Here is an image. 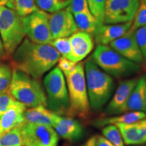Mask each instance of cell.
<instances>
[{
  "label": "cell",
  "instance_id": "24",
  "mask_svg": "<svg viewBox=\"0 0 146 146\" xmlns=\"http://www.w3.org/2000/svg\"><path fill=\"white\" fill-rule=\"evenodd\" d=\"M71 0H36V5L39 10L47 13H54L68 6Z\"/></svg>",
  "mask_w": 146,
  "mask_h": 146
},
{
  "label": "cell",
  "instance_id": "33",
  "mask_svg": "<svg viewBox=\"0 0 146 146\" xmlns=\"http://www.w3.org/2000/svg\"><path fill=\"white\" fill-rule=\"evenodd\" d=\"M68 7L73 15L89 10L87 0H71Z\"/></svg>",
  "mask_w": 146,
  "mask_h": 146
},
{
  "label": "cell",
  "instance_id": "41",
  "mask_svg": "<svg viewBox=\"0 0 146 146\" xmlns=\"http://www.w3.org/2000/svg\"><path fill=\"white\" fill-rule=\"evenodd\" d=\"M145 108H146V89H145Z\"/></svg>",
  "mask_w": 146,
  "mask_h": 146
},
{
  "label": "cell",
  "instance_id": "39",
  "mask_svg": "<svg viewBox=\"0 0 146 146\" xmlns=\"http://www.w3.org/2000/svg\"><path fill=\"white\" fill-rule=\"evenodd\" d=\"M130 146H146V143L142 144V145H130Z\"/></svg>",
  "mask_w": 146,
  "mask_h": 146
},
{
  "label": "cell",
  "instance_id": "28",
  "mask_svg": "<svg viewBox=\"0 0 146 146\" xmlns=\"http://www.w3.org/2000/svg\"><path fill=\"white\" fill-rule=\"evenodd\" d=\"M146 25V0H140L139 5L132 21L129 31L135 32Z\"/></svg>",
  "mask_w": 146,
  "mask_h": 146
},
{
  "label": "cell",
  "instance_id": "19",
  "mask_svg": "<svg viewBox=\"0 0 146 146\" xmlns=\"http://www.w3.org/2000/svg\"><path fill=\"white\" fill-rule=\"evenodd\" d=\"M146 75L139 78L138 82L128 100L125 112L141 111L146 113L145 108Z\"/></svg>",
  "mask_w": 146,
  "mask_h": 146
},
{
  "label": "cell",
  "instance_id": "40",
  "mask_svg": "<svg viewBox=\"0 0 146 146\" xmlns=\"http://www.w3.org/2000/svg\"><path fill=\"white\" fill-rule=\"evenodd\" d=\"M0 5H5V4H4V3L2 1H1V0H0Z\"/></svg>",
  "mask_w": 146,
  "mask_h": 146
},
{
  "label": "cell",
  "instance_id": "21",
  "mask_svg": "<svg viewBox=\"0 0 146 146\" xmlns=\"http://www.w3.org/2000/svg\"><path fill=\"white\" fill-rule=\"evenodd\" d=\"M54 114V113L47 107L39 106L25 110L24 113V120L25 123H27L52 126Z\"/></svg>",
  "mask_w": 146,
  "mask_h": 146
},
{
  "label": "cell",
  "instance_id": "36",
  "mask_svg": "<svg viewBox=\"0 0 146 146\" xmlns=\"http://www.w3.org/2000/svg\"><path fill=\"white\" fill-rule=\"evenodd\" d=\"M7 57H8V56H7L6 53L5 52L2 39H1V35H0V59H5V58H6Z\"/></svg>",
  "mask_w": 146,
  "mask_h": 146
},
{
  "label": "cell",
  "instance_id": "22",
  "mask_svg": "<svg viewBox=\"0 0 146 146\" xmlns=\"http://www.w3.org/2000/svg\"><path fill=\"white\" fill-rule=\"evenodd\" d=\"M74 18L78 31L94 34L98 22L90 11L74 14Z\"/></svg>",
  "mask_w": 146,
  "mask_h": 146
},
{
  "label": "cell",
  "instance_id": "17",
  "mask_svg": "<svg viewBox=\"0 0 146 146\" xmlns=\"http://www.w3.org/2000/svg\"><path fill=\"white\" fill-rule=\"evenodd\" d=\"M127 145H142L146 143V117L129 124L116 125Z\"/></svg>",
  "mask_w": 146,
  "mask_h": 146
},
{
  "label": "cell",
  "instance_id": "5",
  "mask_svg": "<svg viewBox=\"0 0 146 146\" xmlns=\"http://www.w3.org/2000/svg\"><path fill=\"white\" fill-rule=\"evenodd\" d=\"M9 92L27 108L39 106L47 107L46 95L41 83L22 71L13 69Z\"/></svg>",
  "mask_w": 146,
  "mask_h": 146
},
{
  "label": "cell",
  "instance_id": "31",
  "mask_svg": "<svg viewBox=\"0 0 146 146\" xmlns=\"http://www.w3.org/2000/svg\"><path fill=\"white\" fill-rule=\"evenodd\" d=\"M16 102L10 92L0 94V118Z\"/></svg>",
  "mask_w": 146,
  "mask_h": 146
},
{
  "label": "cell",
  "instance_id": "35",
  "mask_svg": "<svg viewBox=\"0 0 146 146\" xmlns=\"http://www.w3.org/2000/svg\"><path fill=\"white\" fill-rule=\"evenodd\" d=\"M95 145L96 146H114L109 140L103 135H95Z\"/></svg>",
  "mask_w": 146,
  "mask_h": 146
},
{
  "label": "cell",
  "instance_id": "23",
  "mask_svg": "<svg viewBox=\"0 0 146 146\" xmlns=\"http://www.w3.org/2000/svg\"><path fill=\"white\" fill-rule=\"evenodd\" d=\"M21 126L14 127L0 135V146H23Z\"/></svg>",
  "mask_w": 146,
  "mask_h": 146
},
{
  "label": "cell",
  "instance_id": "7",
  "mask_svg": "<svg viewBox=\"0 0 146 146\" xmlns=\"http://www.w3.org/2000/svg\"><path fill=\"white\" fill-rule=\"evenodd\" d=\"M0 35L7 56L13 54L26 36L24 17L3 5H0Z\"/></svg>",
  "mask_w": 146,
  "mask_h": 146
},
{
  "label": "cell",
  "instance_id": "37",
  "mask_svg": "<svg viewBox=\"0 0 146 146\" xmlns=\"http://www.w3.org/2000/svg\"><path fill=\"white\" fill-rule=\"evenodd\" d=\"M81 146H96L95 145V136L91 137Z\"/></svg>",
  "mask_w": 146,
  "mask_h": 146
},
{
  "label": "cell",
  "instance_id": "30",
  "mask_svg": "<svg viewBox=\"0 0 146 146\" xmlns=\"http://www.w3.org/2000/svg\"><path fill=\"white\" fill-rule=\"evenodd\" d=\"M89 9L98 21V23H103L105 5L106 0H87Z\"/></svg>",
  "mask_w": 146,
  "mask_h": 146
},
{
  "label": "cell",
  "instance_id": "3",
  "mask_svg": "<svg viewBox=\"0 0 146 146\" xmlns=\"http://www.w3.org/2000/svg\"><path fill=\"white\" fill-rule=\"evenodd\" d=\"M68 88L70 106L68 116L87 120L91 107L87 94L84 64L78 62L74 69L65 75Z\"/></svg>",
  "mask_w": 146,
  "mask_h": 146
},
{
  "label": "cell",
  "instance_id": "29",
  "mask_svg": "<svg viewBox=\"0 0 146 146\" xmlns=\"http://www.w3.org/2000/svg\"><path fill=\"white\" fill-rule=\"evenodd\" d=\"M50 45L59 53L60 56L71 60V46L69 37L55 39L51 42Z\"/></svg>",
  "mask_w": 146,
  "mask_h": 146
},
{
  "label": "cell",
  "instance_id": "38",
  "mask_svg": "<svg viewBox=\"0 0 146 146\" xmlns=\"http://www.w3.org/2000/svg\"><path fill=\"white\" fill-rule=\"evenodd\" d=\"M1 1L4 3L5 6H7L9 8L12 9V10H14V0H1Z\"/></svg>",
  "mask_w": 146,
  "mask_h": 146
},
{
  "label": "cell",
  "instance_id": "10",
  "mask_svg": "<svg viewBox=\"0 0 146 146\" xmlns=\"http://www.w3.org/2000/svg\"><path fill=\"white\" fill-rule=\"evenodd\" d=\"M140 0H106L103 23L123 24L132 22Z\"/></svg>",
  "mask_w": 146,
  "mask_h": 146
},
{
  "label": "cell",
  "instance_id": "4",
  "mask_svg": "<svg viewBox=\"0 0 146 146\" xmlns=\"http://www.w3.org/2000/svg\"><path fill=\"white\" fill-rule=\"evenodd\" d=\"M90 58L102 70L112 77L127 78L141 70V66L126 59L109 45H97Z\"/></svg>",
  "mask_w": 146,
  "mask_h": 146
},
{
  "label": "cell",
  "instance_id": "32",
  "mask_svg": "<svg viewBox=\"0 0 146 146\" xmlns=\"http://www.w3.org/2000/svg\"><path fill=\"white\" fill-rule=\"evenodd\" d=\"M134 33L137 42L146 63V25L138 29Z\"/></svg>",
  "mask_w": 146,
  "mask_h": 146
},
{
  "label": "cell",
  "instance_id": "20",
  "mask_svg": "<svg viewBox=\"0 0 146 146\" xmlns=\"http://www.w3.org/2000/svg\"><path fill=\"white\" fill-rule=\"evenodd\" d=\"M146 117V113L141 111L127 112L111 116L99 118L93 121V125L96 127H104L106 125L118 124H129L143 119Z\"/></svg>",
  "mask_w": 146,
  "mask_h": 146
},
{
  "label": "cell",
  "instance_id": "12",
  "mask_svg": "<svg viewBox=\"0 0 146 146\" xmlns=\"http://www.w3.org/2000/svg\"><path fill=\"white\" fill-rule=\"evenodd\" d=\"M49 24L53 40L58 38L70 37L78 31L74 16L68 7L49 14Z\"/></svg>",
  "mask_w": 146,
  "mask_h": 146
},
{
  "label": "cell",
  "instance_id": "2",
  "mask_svg": "<svg viewBox=\"0 0 146 146\" xmlns=\"http://www.w3.org/2000/svg\"><path fill=\"white\" fill-rule=\"evenodd\" d=\"M84 69L91 109L94 112H100L106 107L114 94V79L91 58L84 63Z\"/></svg>",
  "mask_w": 146,
  "mask_h": 146
},
{
  "label": "cell",
  "instance_id": "6",
  "mask_svg": "<svg viewBox=\"0 0 146 146\" xmlns=\"http://www.w3.org/2000/svg\"><path fill=\"white\" fill-rule=\"evenodd\" d=\"M47 98V108L58 115H68L69 97L65 76L57 66L53 68L43 78Z\"/></svg>",
  "mask_w": 146,
  "mask_h": 146
},
{
  "label": "cell",
  "instance_id": "27",
  "mask_svg": "<svg viewBox=\"0 0 146 146\" xmlns=\"http://www.w3.org/2000/svg\"><path fill=\"white\" fill-rule=\"evenodd\" d=\"M36 0H14V10L20 16L25 17L39 10L36 5Z\"/></svg>",
  "mask_w": 146,
  "mask_h": 146
},
{
  "label": "cell",
  "instance_id": "16",
  "mask_svg": "<svg viewBox=\"0 0 146 146\" xmlns=\"http://www.w3.org/2000/svg\"><path fill=\"white\" fill-rule=\"evenodd\" d=\"M71 60L78 63L85 59L94 48V39L92 35L76 31L70 37Z\"/></svg>",
  "mask_w": 146,
  "mask_h": 146
},
{
  "label": "cell",
  "instance_id": "26",
  "mask_svg": "<svg viewBox=\"0 0 146 146\" xmlns=\"http://www.w3.org/2000/svg\"><path fill=\"white\" fill-rule=\"evenodd\" d=\"M12 72L10 66L0 62V94L10 91Z\"/></svg>",
  "mask_w": 146,
  "mask_h": 146
},
{
  "label": "cell",
  "instance_id": "18",
  "mask_svg": "<svg viewBox=\"0 0 146 146\" xmlns=\"http://www.w3.org/2000/svg\"><path fill=\"white\" fill-rule=\"evenodd\" d=\"M27 108L21 102H16L0 118V135L14 127L25 123L24 113Z\"/></svg>",
  "mask_w": 146,
  "mask_h": 146
},
{
  "label": "cell",
  "instance_id": "9",
  "mask_svg": "<svg viewBox=\"0 0 146 146\" xmlns=\"http://www.w3.org/2000/svg\"><path fill=\"white\" fill-rule=\"evenodd\" d=\"M26 36L31 41L41 44H50L53 41L49 24V14L37 10L24 17Z\"/></svg>",
  "mask_w": 146,
  "mask_h": 146
},
{
  "label": "cell",
  "instance_id": "8",
  "mask_svg": "<svg viewBox=\"0 0 146 146\" xmlns=\"http://www.w3.org/2000/svg\"><path fill=\"white\" fill-rule=\"evenodd\" d=\"M23 146H58L59 135L52 126L25 123L21 127Z\"/></svg>",
  "mask_w": 146,
  "mask_h": 146
},
{
  "label": "cell",
  "instance_id": "15",
  "mask_svg": "<svg viewBox=\"0 0 146 146\" xmlns=\"http://www.w3.org/2000/svg\"><path fill=\"white\" fill-rule=\"evenodd\" d=\"M132 22L123 24L98 23L93 34L97 45H109L115 40L121 37L130 30Z\"/></svg>",
  "mask_w": 146,
  "mask_h": 146
},
{
  "label": "cell",
  "instance_id": "25",
  "mask_svg": "<svg viewBox=\"0 0 146 146\" xmlns=\"http://www.w3.org/2000/svg\"><path fill=\"white\" fill-rule=\"evenodd\" d=\"M102 135L109 140L114 146H125L123 137L117 126L106 125L102 127Z\"/></svg>",
  "mask_w": 146,
  "mask_h": 146
},
{
  "label": "cell",
  "instance_id": "34",
  "mask_svg": "<svg viewBox=\"0 0 146 146\" xmlns=\"http://www.w3.org/2000/svg\"><path fill=\"white\" fill-rule=\"evenodd\" d=\"M76 64L77 63L74 62L68 59V58L60 56V59L58 60V62L57 63V67L62 71L64 75L65 76L66 74H68L69 72H71L74 69Z\"/></svg>",
  "mask_w": 146,
  "mask_h": 146
},
{
  "label": "cell",
  "instance_id": "13",
  "mask_svg": "<svg viewBox=\"0 0 146 146\" xmlns=\"http://www.w3.org/2000/svg\"><path fill=\"white\" fill-rule=\"evenodd\" d=\"M52 126L59 137L70 142L81 139L85 134L82 124L70 116L58 115L54 113Z\"/></svg>",
  "mask_w": 146,
  "mask_h": 146
},
{
  "label": "cell",
  "instance_id": "11",
  "mask_svg": "<svg viewBox=\"0 0 146 146\" xmlns=\"http://www.w3.org/2000/svg\"><path fill=\"white\" fill-rule=\"evenodd\" d=\"M139 78L134 77L120 81L110 100L106 106L104 113L106 116L123 114L125 112L128 100L131 93L138 82Z\"/></svg>",
  "mask_w": 146,
  "mask_h": 146
},
{
  "label": "cell",
  "instance_id": "1",
  "mask_svg": "<svg viewBox=\"0 0 146 146\" xmlns=\"http://www.w3.org/2000/svg\"><path fill=\"white\" fill-rule=\"evenodd\" d=\"M60 55L50 44H41L25 37L12 54L13 69L39 80L57 64Z\"/></svg>",
  "mask_w": 146,
  "mask_h": 146
},
{
  "label": "cell",
  "instance_id": "14",
  "mask_svg": "<svg viewBox=\"0 0 146 146\" xmlns=\"http://www.w3.org/2000/svg\"><path fill=\"white\" fill-rule=\"evenodd\" d=\"M109 46L126 59L139 65L141 66L145 63L134 32L129 31L121 37L110 43Z\"/></svg>",
  "mask_w": 146,
  "mask_h": 146
}]
</instances>
